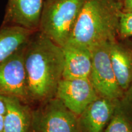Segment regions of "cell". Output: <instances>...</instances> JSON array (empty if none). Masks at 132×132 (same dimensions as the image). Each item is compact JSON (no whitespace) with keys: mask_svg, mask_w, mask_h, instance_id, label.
I'll return each instance as SVG.
<instances>
[{"mask_svg":"<svg viewBox=\"0 0 132 132\" xmlns=\"http://www.w3.org/2000/svg\"><path fill=\"white\" fill-rule=\"evenodd\" d=\"M125 97L132 103V82L128 89L125 92Z\"/></svg>","mask_w":132,"mask_h":132,"instance_id":"18","label":"cell"},{"mask_svg":"<svg viewBox=\"0 0 132 132\" xmlns=\"http://www.w3.org/2000/svg\"><path fill=\"white\" fill-rule=\"evenodd\" d=\"M118 100L99 96L78 116L81 132H103Z\"/></svg>","mask_w":132,"mask_h":132,"instance_id":"9","label":"cell"},{"mask_svg":"<svg viewBox=\"0 0 132 132\" xmlns=\"http://www.w3.org/2000/svg\"><path fill=\"white\" fill-rule=\"evenodd\" d=\"M118 34L122 38L132 37V12L120 13Z\"/></svg>","mask_w":132,"mask_h":132,"instance_id":"15","label":"cell"},{"mask_svg":"<svg viewBox=\"0 0 132 132\" xmlns=\"http://www.w3.org/2000/svg\"><path fill=\"white\" fill-rule=\"evenodd\" d=\"M122 11L125 12H132V0H123Z\"/></svg>","mask_w":132,"mask_h":132,"instance_id":"16","label":"cell"},{"mask_svg":"<svg viewBox=\"0 0 132 132\" xmlns=\"http://www.w3.org/2000/svg\"><path fill=\"white\" fill-rule=\"evenodd\" d=\"M103 132H132V103L125 96L118 100Z\"/></svg>","mask_w":132,"mask_h":132,"instance_id":"14","label":"cell"},{"mask_svg":"<svg viewBox=\"0 0 132 132\" xmlns=\"http://www.w3.org/2000/svg\"><path fill=\"white\" fill-rule=\"evenodd\" d=\"M86 0H45L39 31L62 47L67 44Z\"/></svg>","mask_w":132,"mask_h":132,"instance_id":"3","label":"cell"},{"mask_svg":"<svg viewBox=\"0 0 132 132\" xmlns=\"http://www.w3.org/2000/svg\"><path fill=\"white\" fill-rule=\"evenodd\" d=\"M26 44L0 63V95L29 103L24 64Z\"/></svg>","mask_w":132,"mask_h":132,"instance_id":"6","label":"cell"},{"mask_svg":"<svg viewBox=\"0 0 132 132\" xmlns=\"http://www.w3.org/2000/svg\"><path fill=\"white\" fill-rule=\"evenodd\" d=\"M122 7L118 0H86L67 42L90 50L116 40Z\"/></svg>","mask_w":132,"mask_h":132,"instance_id":"2","label":"cell"},{"mask_svg":"<svg viewBox=\"0 0 132 132\" xmlns=\"http://www.w3.org/2000/svg\"><path fill=\"white\" fill-rule=\"evenodd\" d=\"M34 32L17 25H3L0 29V63L26 44Z\"/></svg>","mask_w":132,"mask_h":132,"instance_id":"13","label":"cell"},{"mask_svg":"<svg viewBox=\"0 0 132 132\" xmlns=\"http://www.w3.org/2000/svg\"><path fill=\"white\" fill-rule=\"evenodd\" d=\"M118 1H121V2H122V1H123V0H118Z\"/></svg>","mask_w":132,"mask_h":132,"instance_id":"20","label":"cell"},{"mask_svg":"<svg viewBox=\"0 0 132 132\" xmlns=\"http://www.w3.org/2000/svg\"><path fill=\"white\" fill-rule=\"evenodd\" d=\"M109 52L117 81L125 92L132 82V53L116 40L110 42Z\"/></svg>","mask_w":132,"mask_h":132,"instance_id":"12","label":"cell"},{"mask_svg":"<svg viewBox=\"0 0 132 132\" xmlns=\"http://www.w3.org/2000/svg\"><path fill=\"white\" fill-rule=\"evenodd\" d=\"M40 103L32 110L31 132H81L78 116L56 97Z\"/></svg>","mask_w":132,"mask_h":132,"instance_id":"4","label":"cell"},{"mask_svg":"<svg viewBox=\"0 0 132 132\" xmlns=\"http://www.w3.org/2000/svg\"><path fill=\"white\" fill-rule=\"evenodd\" d=\"M62 78H87L92 69V54L89 49L67 42L63 46Z\"/></svg>","mask_w":132,"mask_h":132,"instance_id":"10","label":"cell"},{"mask_svg":"<svg viewBox=\"0 0 132 132\" xmlns=\"http://www.w3.org/2000/svg\"><path fill=\"white\" fill-rule=\"evenodd\" d=\"M24 64L29 102L40 103L55 97L62 78V48L36 31L25 45Z\"/></svg>","mask_w":132,"mask_h":132,"instance_id":"1","label":"cell"},{"mask_svg":"<svg viewBox=\"0 0 132 132\" xmlns=\"http://www.w3.org/2000/svg\"><path fill=\"white\" fill-rule=\"evenodd\" d=\"M6 111V105L5 103L4 97L0 95V114L4 115Z\"/></svg>","mask_w":132,"mask_h":132,"instance_id":"17","label":"cell"},{"mask_svg":"<svg viewBox=\"0 0 132 132\" xmlns=\"http://www.w3.org/2000/svg\"><path fill=\"white\" fill-rule=\"evenodd\" d=\"M44 0H8L3 25L13 24L39 30Z\"/></svg>","mask_w":132,"mask_h":132,"instance_id":"8","label":"cell"},{"mask_svg":"<svg viewBox=\"0 0 132 132\" xmlns=\"http://www.w3.org/2000/svg\"><path fill=\"white\" fill-rule=\"evenodd\" d=\"M4 130V116L0 114V132Z\"/></svg>","mask_w":132,"mask_h":132,"instance_id":"19","label":"cell"},{"mask_svg":"<svg viewBox=\"0 0 132 132\" xmlns=\"http://www.w3.org/2000/svg\"><path fill=\"white\" fill-rule=\"evenodd\" d=\"M110 42L102 43L90 50L92 69L89 78L98 96L119 100L125 96V92L119 85L112 67Z\"/></svg>","mask_w":132,"mask_h":132,"instance_id":"5","label":"cell"},{"mask_svg":"<svg viewBox=\"0 0 132 132\" xmlns=\"http://www.w3.org/2000/svg\"><path fill=\"white\" fill-rule=\"evenodd\" d=\"M3 97L6 105L3 132H31L32 110L28 103L16 97Z\"/></svg>","mask_w":132,"mask_h":132,"instance_id":"11","label":"cell"},{"mask_svg":"<svg viewBox=\"0 0 132 132\" xmlns=\"http://www.w3.org/2000/svg\"><path fill=\"white\" fill-rule=\"evenodd\" d=\"M55 97L79 116L99 96L89 78H62L57 86Z\"/></svg>","mask_w":132,"mask_h":132,"instance_id":"7","label":"cell"}]
</instances>
